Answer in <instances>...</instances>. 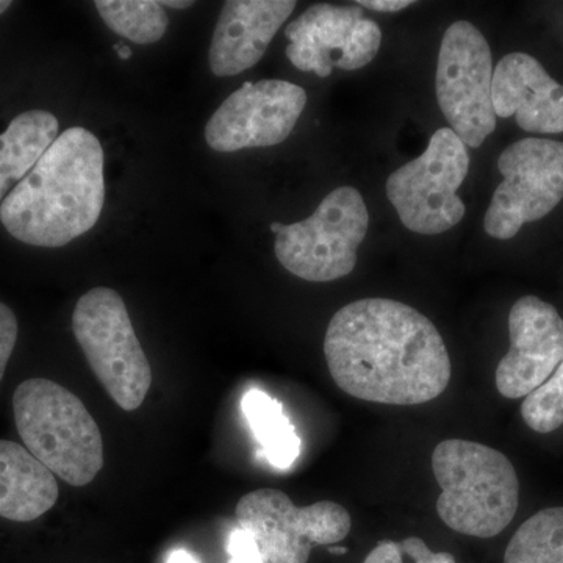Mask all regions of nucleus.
I'll return each mask as SVG.
<instances>
[{"label": "nucleus", "instance_id": "obj_1", "mask_svg": "<svg viewBox=\"0 0 563 563\" xmlns=\"http://www.w3.org/2000/svg\"><path fill=\"white\" fill-rule=\"evenodd\" d=\"M324 355L336 387L362 401L420 406L451 380L439 329L393 299H358L340 309L325 331Z\"/></svg>", "mask_w": 563, "mask_h": 563}, {"label": "nucleus", "instance_id": "obj_2", "mask_svg": "<svg viewBox=\"0 0 563 563\" xmlns=\"http://www.w3.org/2000/svg\"><path fill=\"white\" fill-rule=\"evenodd\" d=\"M106 201L103 151L90 131L62 132L0 206V222L14 239L62 247L95 228Z\"/></svg>", "mask_w": 563, "mask_h": 563}, {"label": "nucleus", "instance_id": "obj_3", "mask_svg": "<svg viewBox=\"0 0 563 563\" xmlns=\"http://www.w3.org/2000/svg\"><path fill=\"white\" fill-rule=\"evenodd\" d=\"M442 488L437 514L463 536L492 539L512 523L520 483L512 462L499 451L468 440H444L432 454Z\"/></svg>", "mask_w": 563, "mask_h": 563}, {"label": "nucleus", "instance_id": "obj_4", "mask_svg": "<svg viewBox=\"0 0 563 563\" xmlns=\"http://www.w3.org/2000/svg\"><path fill=\"white\" fill-rule=\"evenodd\" d=\"M22 443L74 487L92 483L103 466L101 429L79 396L49 379H29L13 395Z\"/></svg>", "mask_w": 563, "mask_h": 563}, {"label": "nucleus", "instance_id": "obj_5", "mask_svg": "<svg viewBox=\"0 0 563 563\" xmlns=\"http://www.w3.org/2000/svg\"><path fill=\"white\" fill-rule=\"evenodd\" d=\"M369 214L361 192L340 187L329 192L312 217L285 225L272 222L277 261L309 282H332L354 272L357 250L368 232Z\"/></svg>", "mask_w": 563, "mask_h": 563}, {"label": "nucleus", "instance_id": "obj_6", "mask_svg": "<svg viewBox=\"0 0 563 563\" xmlns=\"http://www.w3.org/2000/svg\"><path fill=\"white\" fill-rule=\"evenodd\" d=\"M73 331L88 365L121 409H140L152 384L150 361L117 291L92 288L77 301Z\"/></svg>", "mask_w": 563, "mask_h": 563}, {"label": "nucleus", "instance_id": "obj_7", "mask_svg": "<svg viewBox=\"0 0 563 563\" xmlns=\"http://www.w3.org/2000/svg\"><path fill=\"white\" fill-rule=\"evenodd\" d=\"M470 169L465 143L451 129L433 133L420 157L388 177L387 196L409 231L439 235L465 217L457 196Z\"/></svg>", "mask_w": 563, "mask_h": 563}, {"label": "nucleus", "instance_id": "obj_8", "mask_svg": "<svg viewBox=\"0 0 563 563\" xmlns=\"http://www.w3.org/2000/svg\"><path fill=\"white\" fill-rule=\"evenodd\" d=\"M235 517L269 563H307L313 544L343 542L352 528L351 515L340 504L296 507L288 495L274 488L244 495L236 504Z\"/></svg>", "mask_w": 563, "mask_h": 563}, {"label": "nucleus", "instance_id": "obj_9", "mask_svg": "<svg viewBox=\"0 0 563 563\" xmlns=\"http://www.w3.org/2000/svg\"><path fill=\"white\" fill-rule=\"evenodd\" d=\"M493 65L487 40L472 22L457 21L444 32L437 63V101L451 131L465 146L481 147L495 132Z\"/></svg>", "mask_w": 563, "mask_h": 563}, {"label": "nucleus", "instance_id": "obj_10", "mask_svg": "<svg viewBox=\"0 0 563 563\" xmlns=\"http://www.w3.org/2000/svg\"><path fill=\"white\" fill-rule=\"evenodd\" d=\"M504 180L498 185L484 229L492 239L510 240L528 222L550 214L563 199V143L525 139L498 158Z\"/></svg>", "mask_w": 563, "mask_h": 563}, {"label": "nucleus", "instance_id": "obj_11", "mask_svg": "<svg viewBox=\"0 0 563 563\" xmlns=\"http://www.w3.org/2000/svg\"><path fill=\"white\" fill-rule=\"evenodd\" d=\"M355 5L320 3L288 24L285 36L290 40L291 65L321 79L331 76L333 68L355 70L369 65L379 52L383 32Z\"/></svg>", "mask_w": 563, "mask_h": 563}, {"label": "nucleus", "instance_id": "obj_12", "mask_svg": "<svg viewBox=\"0 0 563 563\" xmlns=\"http://www.w3.org/2000/svg\"><path fill=\"white\" fill-rule=\"evenodd\" d=\"M306 103V90L291 81H246L207 122V144L217 152L276 146L290 136Z\"/></svg>", "mask_w": 563, "mask_h": 563}, {"label": "nucleus", "instance_id": "obj_13", "mask_svg": "<svg viewBox=\"0 0 563 563\" xmlns=\"http://www.w3.org/2000/svg\"><path fill=\"white\" fill-rule=\"evenodd\" d=\"M510 350L496 368V388L507 399L531 395L563 362V318L551 303L523 296L509 313Z\"/></svg>", "mask_w": 563, "mask_h": 563}, {"label": "nucleus", "instance_id": "obj_14", "mask_svg": "<svg viewBox=\"0 0 563 563\" xmlns=\"http://www.w3.org/2000/svg\"><path fill=\"white\" fill-rule=\"evenodd\" d=\"M496 118H512L526 132H563V85L528 54L506 55L493 69Z\"/></svg>", "mask_w": 563, "mask_h": 563}, {"label": "nucleus", "instance_id": "obj_15", "mask_svg": "<svg viewBox=\"0 0 563 563\" xmlns=\"http://www.w3.org/2000/svg\"><path fill=\"white\" fill-rule=\"evenodd\" d=\"M295 9V0L225 2L211 38V73L232 77L257 65Z\"/></svg>", "mask_w": 563, "mask_h": 563}, {"label": "nucleus", "instance_id": "obj_16", "mask_svg": "<svg viewBox=\"0 0 563 563\" xmlns=\"http://www.w3.org/2000/svg\"><path fill=\"white\" fill-rule=\"evenodd\" d=\"M55 474L20 443L0 440V518L29 523L58 501Z\"/></svg>", "mask_w": 563, "mask_h": 563}, {"label": "nucleus", "instance_id": "obj_17", "mask_svg": "<svg viewBox=\"0 0 563 563\" xmlns=\"http://www.w3.org/2000/svg\"><path fill=\"white\" fill-rule=\"evenodd\" d=\"M57 118L46 110H29L0 135V201L35 168L60 135Z\"/></svg>", "mask_w": 563, "mask_h": 563}, {"label": "nucleus", "instance_id": "obj_18", "mask_svg": "<svg viewBox=\"0 0 563 563\" xmlns=\"http://www.w3.org/2000/svg\"><path fill=\"white\" fill-rule=\"evenodd\" d=\"M247 424L262 446V455L274 468L288 470L301 454V439L284 407L265 391L250 390L242 399Z\"/></svg>", "mask_w": 563, "mask_h": 563}, {"label": "nucleus", "instance_id": "obj_19", "mask_svg": "<svg viewBox=\"0 0 563 563\" xmlns=\"http://www.w3.org/2000/svg\"><path fill=\"white\" fill-rule=\"evenodd\" d=\"M504 563H563V507H548L518 528Z\"/></svg>", "mask_w": 563, "mask_h": 563}, {"label": "nucleus", "instance_id": "obj_20", "mask_svg": "<svg viewBox=\"0 0 563 563\" xmlns=\"http://www.w3.org/2000/svg\"><path fill=\"white\" fill-rule=\"evenodd\" d=\"M95 5L111 31L136 44L157 43L168 29V16L157 0H98Z\"/></svg>", "mask_w": 563, "mask_h": 563}, {"label": "nucleus", "instance_id": "obj_21", "mask_svg": "<svg viewBox=\"0 0 563 563\" xmlns=\"http://www.w3.org/2000/svg\"><path fill=\"white\" fill-rule=\"evenodd\" d=\"M521 417L528 428L539 433L558 431L563 424V362L547 383L521 404Z\"/></svg>", "mask_w": 563, "mask_h": 563}, {"label": "nucleus", "instance_id": "obj_22", "mask_svg": "<svg viewBox=\"0 0 563 563\" xmlns=\"http://www.w3.org/2000/svg\"><path fill=\"white\" fill-rule=\"evenodd\" d=\"M363 563H457L450 553H433L420 537H407L401 542L380 540Z\"/></svg>", "mask_w": 563, "mask_h": 563}, {"label": "nucleus", "instance_id": "obj_23", "mask_svg": "<svg viewBox=\"0 0 563 563\" xmlns=\"http://www.w3.org/2000/svg\"><path fill=\"white\" fill-rule=\"evenodd\" d=\"M18 340V320L13 310L0 302V380L5 374Z\"/></svg>", "mask_w": 563, "mask_h": 563}, {"label": "nucleus", "instance_id": "obj_24", "mask_svg": "<svg viewBox=\"0 0 563 563\" xmlns=\"http://www.w3.org/2000/svg\"><path fill=\"white\" fill-rule=\"evenodd\" d=\"M228 551L232 563H263L265 559L250 533L236 529L229 537Z\"/></svg>", "mask_w": 563, "mask_h": 563}, {"label": "nucleus", "instance_id": "obj_25", "mask_svg": "<svg viewBox=\"0 0 563 563\" xmlns=\"http://www.w3.org/2000/svg\"><path fill=\"white\" fill-rule=\"evenodd\" d=\"M412 0H358L357 5L363 9L380 11V13H396L412 5Z\"/></svg>", "mask_w": 563, "mask_h": 563}, {"label": "nucleus", "instance_id": "obj_26", "mask_svg": "<svg viewBox=\"0 0 563 563\" xmlns=\"http://www.w3.org/2000/svg\"><path fill=\"white\" fill-rule=\"evenodd\" d=\"M168 563H199L198 559L185 550H176L169 554Z\"/></svg>", "mask_w": 563, "mask_h": 563}, {"label": "nucleus", "instance_id": "obj_27", "mask_svg": "<svg viewBox=\"0 0 563 563\" xmlns=\"http://www.w3.org/2000/svg\"><path fill=\"white\" fill-rule=\"evenodd\" d=\"M113 51L118 52V57H120L121 60H131L132 49L128 44H114Z\"/></svg>", "mask_w": 563, "mask_h": 563}, {"label": "nucleus", "instance_id": "obj_28", "mask_svg": "<svg viewBox=\"0 0 563 563\" xmlns=\"http://www.w3.org/2000/svg\"><path fill=\"white\" fill-rule=\"evenodd\" d=\"M163 9L165 7H172V9H190L191 5H195V2H185V0H166V2H161Z\"/></svg>", "mask_w": 563, "mask_h": 563}, {"label": "nucleus", "instance_id": "obj_29", "mask_svg": "<svg viewBox=\"0 0 563 563\" xmlns=\"http://www.w3.org/2000/svg\"><path fill=\"white\" fill-rule=\"evenodd\" d=\"M329 553H332V554H346L347 550H346V548L329 547Z\"/></svg>", "mask_w": 563, "mask_h": 563}, {"label": "nucleus", "instance_id": "obj_30", "mask_svg": "<svg viewBox=\"0 0 563 563\" xmlns=\"http://www.w3.org/2000/svg\"><path fill=\"white\" fill-rule=\"evenodd\" d=\"M11 7L10 0H0V14L5 13Z\"/></svg>", "mask_w": 563, "mask_h": 563}]
</instances>
